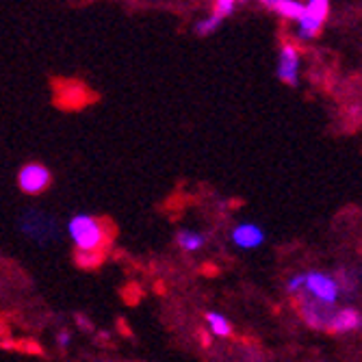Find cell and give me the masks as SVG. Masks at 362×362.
<instances>
[{
    "instance_id": "obj_17",
    "label": "cell",
    "mask_w": 362,
    "mask_h": 362,
    "mask_svg": "<svg viewBox=\"0 0 362 362\" xmlns=\"http://www.w3.org/2000/svg\"><path fill=\"white\" fill-rule=\"evenodd\" d=\"M76 321H78V325H85V330H93V325H91V321L87 319V317H76Z\"/></svg>"
},
{
    "instance_id": "obj_11",
    "label": "cell",
    "mask_w": 362,
    "mask_h": 362,
    "mask_svg": "<svg viewBox=\"0 0 362 362\" xmlns=\"http://www.w3.org/2000/svg\"><path fill=\"white\" fill-rule=\"evenodd\" d=\"M176 245L187 252V254H195V252H200L204 245H206V235L204 233H197V230H189V228H182L176 233L174 237Z\"/></svg>"
},
{
    "instance_id": "obj_2",
    "label": "cell",
    "mask_w": 362,
    "mask_h": 362,
    "mask_svg": "<svg viewBox=\"0 0 362 362\" xmlns=\"http://www.w3.org/2000/svg\"><path fill=\"white\" fill-rule=\"evenodd\" d=\"M284 288L293 298H310L315 302L330 304V306H339L343 298V288L334 272H321V269H306L288 276Z\"/></svg>"
},
{
    "instance_id": "obj_10",
    "label": "cell",
    "mask_w": 362,
    "mask_h": 362,
    "mask_svg": "<svg viewBox=\"0 0 362 362\" xmlns=\"http://www.w3.org/2000/svg\"><path fill=\"white\" fill-rule=\"evenodd\" d=\"M260 3L267 9L276 11L278 16H282L284 20H298L300 22L306 13V7L302 3H298V0H260Z\"/></svg>"
},
{
    "instance_id": "obj_12",
    "label": "cell",
    "mask_w": 362,
    "mask_h": 362,
    "mask_svg": "<svg viewBox=\"0 0 362 362\" xmlns=\"http://www.w3.org/2000/svg\"><path fill=\"white\" fill-rule=\"evenodd\" d=\"M204 321H206V327L209 332L217 339H228L233 337V323L228 321V317H223L221 313H215V310H209L204 315Z\"/></svg>"
},
{
    "instance_id": "obj_7",
    "label": "cell",
    "mask_w": 362,
    "mask_h": 362,
    "mask_svg": "<svg viewBox=\"0 0 362 362\" xmlns=\"http://www.w3.org/2000/svg\"><path fill=\"white\" fill-rule=\"evenodd\" d=\"M230 241H233V245L239 250L252 252V250H258L265 245L267 233H265V228L256 221H241L230 230Z\"/></svg>"
},
{
    "instance_id": "obj_6",
    "label": "cell",
    "mask_w": 362,
    "mask_h": 362,
    "mask_svg": "<svg viewBox=\"0 0 362 362\" xmlns=\"http://www.w3.org/2000/svg\"><path fill=\"white\" fill-rule=\"evenodd\" d=\"M327 11H330V0H308L306 5V13L300 20V30L298 37L300 40H313L317 37L325 20H327Z\"/></svg>"
},
{
    "instance_id": "obj_1",
    "label": "cell",
    "mask_w": 362,
    "mask_h": 362,
    "mask_svg": "<svg viewBox=\"0 0 362 362\" xmlns=\"http://www.w3.org/2000/svg\"><path fill=\"white\" fill-rule=\"evenodd\" d=\"M68 237L76 250V262L83 269H95L111 241L109 226L89 213H78L68 221Z\"/></svg>"
},
{
    "instance_id": "obj_18",
    "label": "cell",
    "mask_w": 362,
    "mask_h": 362,
    "mask_svg": "<svg viewBox=\"0 0 362 362\" xmlns=\"http://www.w3.org/2000/svg\"><path fill=\"white\" fill-rule=\"evenodd\" d=\"M360 278H362V269H360Z\"/></svg>"
},
{
    "instance_id": "obj_8",
    "label": "cell",
    "mask_w": 362,
    "mask_h": 362,
    "mask_svg": "<svg viewBox=\"0 0 362 362\" xmlns=\"http://www.w3.org/2000/svg\"><path fill=\"white\" fill-rule=\"evenodd\" d=\"M278 78L291 87L298 85L300 78V48L293 42H284L280 48V59H278Z\"/></svg>"
},
{
    "instance_id": "obj_14",
    "label": "cell",
    "mask_w": 362,
    "mask_h": 362,
    "mask_svg": "<svg viewBox=\"0 0 362 362\" xmlns=\"http://www.w3.org/2000/svg\"><path fill=\"white\" fill-rule=\"evenodd\" d=\"M221 16H217V13H213L211 18H206V20H202L200 24H197V33L200 35H211V33H215L217 30V26L221 24Z\"/></svg>"
},
{
    "instance_id": "obj_4",
    "label": "cell",
    "mask_w": 362,
    "mask_h": 362,
    "mask_svg": "<svg viewBox=\"0 0 362 362\" xmlns=\"http://www.w3.org/2000/svg\"><path fill=\"white\" fill-rule=\"evenodd\" d=\"M295 304H298V313L306 323V327H310L315 332H330V325L339 306L321 304L310 298H295Z\"/></svg>"
},
{
    "instance_id": "obj_5",
    "label": "cell",
    "mask_w": 362,
    "mask_h": 362,
    "mask_svg": "<svg viewBox=\"0 0 362 362\" xmlns=\"http://www.w3.org/2000/svg\"><path fill=\"white\" fill-rule=\"evenodd\" d=\"M52 182V174L42 163H26L18 172V187L26 195H40Z\"/></svg>"
},
{
    "instance_id": "obj_9",
    "label": "cell",
    "mask_w": 362,
    "mask_h": 362,
    "mask_svg": "<svg viewBox=\"0 0 362 362\" xmlns=\"http://www.w3.org/2000/svg\"><path fill=\"white\" fill-rule=\"evenodd\" d=\"M356 332H362V310L356 306H339L330 325V334H356Z\"/></svg>"
},
{
    "instance_id": "obj_13",
    "label": "cell",
    "mask_w": 362,
    "mask_h": 362,
    "mask_svg": "<svg viewBox=\"0 0 362 362\" xmlns=\"http://www.w3.org/2000/svg\"><path fill=\"white\" fill-rule=\"evenodd\" d=\"M334 276H337V280H339V284H341V288H343V295H356V291H358V284H360V276H356L351 269H347V267H339L337 272H334Z\"/></svg>"
},
{
    "instance_id": "obj_3",
    "label": "cell",
    "mask_w": 362,
    "mask_h": 362,
    "mask_svg": "<svg viewBox=\"0 0 362 362\" xmlns=\"http://www.w3.org/2000/svg\"><path fill=\"white\" fill-rule=\"evenodd\" d=\"M52 91H54V103L61 107V109H68V111H74V109H83L87 107L89 103H93V91L76 81V78H57L52 81Z\"/></svg>"
},
{
    "instance_id": "obj_15",
    "label": "cell",
    "mask_w": 362,
    "mask_h": 362,
    "mask_svg": "<svg viewBox=\"0 0 362 362\" xmlns=\"http://www.w3.org/2000/svg\"><path fill=\"white\" fill-rule=\"evenodd\" d=\"M237 9V0H215V11L217 16L221 18H228V16H233V11Z\"/></svg>"
},
{
    "instance_id": "obj_16",
    "label": "cell",
    "mask_w": 362,
    "mask_h": 362,
    "mask_svg": "<svg viewBox=\"0 0 362 362\" xmlns=\"http://www.w3.org/2000/svg\"><path fill=\"white\" fill-rule=\"evenodd\" d=\"M70 343H72L70 330H59V332H57V345H59V349H68Z\"/></svg>"
}]
</instances>
